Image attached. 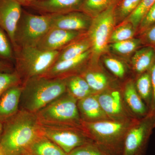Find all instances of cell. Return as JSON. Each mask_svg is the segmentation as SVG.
Instances as JSON below:
<instances>
[{"label":"cell","instance_id":"obj_30","mask_svg":"<svg viewBox=\"0 0 155 155\" xmlns=\"http://www.w3.org/2000/svg\"><path fill=\"white\" fill-rule=\"evenodd\" d=\"M104 55V57H103V63L107 69L117 79H124L127 72V66L124 62L112 56Z\"/></svg>","mask_w":155,"mask_h":155},{"label":"cell","instance_id":"obj_42","mask_svg":"<svg viewBox=\"0 0 155 155\" xmlns=\"http://www.w3.org/2000/svg\"><path fill=\"white\" fill-rule=\"evenodd\" d=\"M154 128H155V122H154Z\"/></svg>","mask_w":155,"mask_h":155},{"label":"cell","instance_id":"obj_9","mask_svg":"<svg viewBox=\"0 0 155 155\" xmlns=\"http://www.w3.org/2000/svg\"><path fill=\"white\" fill-rule=\"evenodd\" d=\"M41 130L43 135L55 143L67 154L76 148L93 141L82 127L41 125Z\"/></svg>","mask_w":155,"mask_h":155},{"label":"cell","instance_id":"obj_3","mask_svg":"<svg viewBox=\"0 0 155 155\" xmlns=\"http://www.w3.org/2000/svg\"><path fill=\"white\" fill-rule=\"evenodd\" d=\"M138 119L126 121L106 120L99 122H82V127L94 142L113 155H122L125 136Z\"/></svg>","mask_w":155,"mask_h":155},{"label":"cell","instance_id":"obj_6","mask_svg":"<svg viewBox=\"0 0 155 155\" xmlns=\"http://www.w3.org/2000/svg\"><path fill=\"white\" fill-rule=\"evenodd\" d=\"M52 26V14L36 15L22 9L14 34V51L18 48L36 47Z\"/></svg>","mask_w":155,"mask_h":155},{"label":"cell","instance_id":"obj_21","mask_svg":"<svg viewBox=\"0 0 155 155\" xmlns=\"http://www.w3.org/2000/svg\"><path fill=\"white\" fill-rule=\"evenodd\" d=\"M91 43L87 32L60 51L56 62L77 58L91 49Z\"/></svg>","mask_w":155,"mask_h":155},{"label":"cell","instance_id":"obj_31","mask_svg":"<svg viewBox=\"0 0 155 155\" xmlns=\"http://www.w3.org/2000/svg\"><path fill=\"white\" fill-rule=\"evenodd\" d=\"M22 83V79L16 70L12 72L0 71V97L8 89Z\"/></svg>","mask_w":155,"mask_h":155},{"label":"cell","instance_id":"obj_25","mask_svg":"<svg viewBox=\"0 0 155 155\" xmlns=\"http://www.w3.org/2000/svg\"><path fill=\"white\" fill-rule=\"evenodd\" d=\"M142 45H143L140 38L134 37L124 41L110 44L109 51H111L120 57H127L130 55H132Z\"/></svg>","mask_w":155,"mask_h":155},{"label":"cell","instance_id":"obj_12","mask_svg":"<svg viewBox=\"0 0 155 155\" xmlns=\"http://www.w3.org/2000/svg\"><path fill=\"white\" fill-rule=\"evenodd\" d=\"M86 33L51 28L41 39L36 47L44 51H60Z\"/></svg>","mask_w":155,"mask_h":155},{"label":"cell","instance_id":"obj_19","mask_svg":"<svg viewBox=\"0 0 155 155\" xmlns=\"http://www.w3.org/2000/svg\"><path fill=\"white\" fill-rule=\"evenodd\" d=\"M77 106L83 122H97L110 119L101 107L96 94L78 100Z\"/></svg>","mask_w":155,"mask_h":155},{"label":"cell","instance_id":"obj_8","mask_svg":"<svg viewBox=\"0 0 155 155\" xmlns=\"http://www.w3.org/2000/svg\"><path fill=\"white\" fill-rule=\"evenodd\" d=\"M155 119V112L149 111L147 116L137 120L125 136L122 155H145Z\"/></svg>","mask_w":155,"mask_h":155},{"label":"cell","instance_id":"obj_1","mask_svg":"<svg viewBox=\"0 0 155 155\" xmlns=\"http://www.w3.org/2000/svg\"><path fill=\"white\" fill-rule=\"evenodd\" d=\"M41 134L36 114L19 110L3 123L0 147L5 155H23Z\"/></svg>","mask_w":155,"mask_h":155},{"label":"cell","instance_id":"obj_7","mask_svg":"<svg viewBox=\"0 0 155 155\" xmlns=\"http://www.w3.org/2000/svg\"><path fill=\"white\" fill-rule=\"evenodd\" d=\"M116 5L93 18L87 31L91 45V64H98L100 58L109 51V41L116 25L114 14Z\"/></svg>","mask_w":155,"mask_h":155},{"label":"cell","instance_id":"obj_33","mask_svg":"<svg viewBox=\"0 0 155 155\" xmlns=\"http://www.w3.org/2000/svg\"><path fill=\"white\" fill-rule=\"evenodd\" d=\"M155 3V0H142L138 8L126 20L131 22L137 29L143 17Z\"/></svg>","mask_w":155,"mask_h":155},{"label":"cell","instance_id":"obj_13","mask_svg":"<svg viewBox=\"0 0 155 155\" xmlns=\"http://www.w3.org/2000/svg\"><path fill=\"white\" fill-rule=\"evenodd\" d=\"M52 28L80 32H87L93 20L90 16L81 11L52 14Z\"/></svg>","mask_w":155,"mask_h":155},{"label":"cell","instance_id":"obj_18","mask_svg":"<svg viewBox=\"0 0 155 155\" xmlns=\"http://www.w3.org/2000/svg\"><path fill=\"white\" fill-rule=\"evenodd\" d=\"M22 83L12 87L0 97V121L4 123L18 113Z\"/></svg>","mask_w":155,"mask_h":155},{"label":"cell","instance_id":"obj_37","mask_svg":"<svg viewBox=\"0 0 155 155\" xmlns=\"http://www.w3.org/2000/svg\"><path fill=\"white\" fill-rule=\"evenodd\" d=\"M14 66L9 63L0 61V71L5 72H12L14 71Z\"/></svg>","mask_w":155,"mask_h":155},{"label":"cell","instance_id":"obj_24","mask_svg":"<svg viewBox=\"0 0 155 155\" xmlns=\"http://www.w3.org/2000/svg\"><path fill=\"white\" fill-rule=\"evenodd\" d=\"M134 81L137 92L149 110L153 97V85L150 71L136 78Z\"/></svg>","mask_w":155,"mask_h":155},{"label":"cell","instance_id":"obj_20","mask_svg":"<svg viewBox=\"0 0 155 155\" xmlns=\"http://www.w3.org/2000/svg\"><path fill=\"white\" fill-rule=\"evenodd\" d=\"M155 62V50L149 46L140 48L134 53L130 60V68L135 78L150 71Z\"/></svg>","mask_w":155,"mask_h":155},{"label":"cell","instance_id":"obj_23","mask_svg":"<svg viewBox=\"0 0 155 155\" xmlns=\"http://www.w3.org/2000/svg\"><path fill=\"white\" fill-rule=\"evenodd\" d=\"M28 152L35 155H68L58 145L42 134L31 146Z\"/></svg>","mask_w":155,"mask_h":155},{"label":"cell","instance_id":"obj_2","mask_svg":"<svg viewBox=\"0 0 155 155\" xmlns=\"http://www.w3.org/2000/svg\"><path fill=\"white\" fill-rule=\"evenodd\" d=\"M67 91L65 79L31 78L22 83L19 110L36 114Z\"/></svg>","mask_w":155,"mask_h":155},{"label":"cell","instance_id":"obj_28","mask_svg":"<svg viewBox=\"0 0 155 155\" xmlns=\"http://www.w3.org/2000/svg\"><path fill=\"white\" fill-rule=\"evenodd\" d=\"M137 29L131 22L125 20L116 25L111 34L109 45L135 37Z\"/></svg>","mask_w":155,"mask_h":155},{"label":"cell","instance_id":"obj_17","mask_svg":"<svg viewBox=\"0 0 155 155\" xmlns=\"http://www.w3.org/2000/svg\"><path fill=\"white\" fill-rule=\"evenodd\" d=\"M80 75L96 94L119 86L100 67L99 63L92 64L89 62Z\"/></svg>","mask_w":155,"mask_h":155},{"label":"cell","instance_id":"obj_10","mask_svg":"<svg viewBox=\"0 0 155 155\" xmlns=\"http://www.w3.org/2000/svg\"><path fill=\"white\" fill-rule=\"evenodd\" d=\"M96 95L103 110L111 120L122 121L136 119L125 105L121 86L108 89Z\"/></svg>","mask_w":155,"mask_h":155},{"label":"cell","instance_id":"obj_32","mask_svg":"<svg viewBox=\"0 0 155 155\" xmlns=\"http://www.w3.org/2000/svg\"><path fill=\"white\" fill-rule=\"evenodd\" d=\"M68 155H113L94 141L76 148Z\"/></svg>","mask_w":155,"mask_h":155},{"label":"cell","instance_id":"obj_16","mask_svg":"<svg viewBox=\"0 0 155 155\" xmlns=\"http://www.w3.org/2000/svg\"><path fill=\"white\" fill-rule=\"evenodd\" d=\"M121 87L124 102L131 115L137 119L147 116L149 109L137 91L134 78L127 79Z\"/></svg>","mask_w":155,"mask_h":155},{"label":"cell","instance_id":"obj_5","mask_svg":"<svg viewBox=\"0 0 155 155\" xmlns=\"http://www.w3.org/2000/svg\"><path fill=\"white\" fill-rule=\"evenodd\" d=\"M14 52V68L23 83L31 78L44 75L55 63L60 51L30 47L18 48Z\"/></svg>","mask_w":155,"mask_h":155},{"label":"cell","instance_id":"obj_34","mask_svg":"<svg viewBox=\"0 0 155 155\" xmlns=\"http://www.w3.org/2000/svg\"><path fill=\"white\" fill-rule=\"evenodd\" d=\"M155 24V3L148 10L140 22L136 35H140L145 31Z\"/></svg>","mask_w":155,"mask_h":155},{"label":"cell","instance_id":"obj_15","mask_svg":"<svg viewBox=\"0 0 155 155\" xmlns=\"http://www.w3.org/2000/svg\"><path fill=\"white\" fill-rule=\"evenodd\" d=\"M85 0H37L29 7L42 14L81 11Z\"/></svg>","mask_w":155,"mask_h":155},{"label":"cell","instance_id":"obj_11","mask_svg":"<svg viewBox=\"0 0 155 155\" xmlns=\"http://www.w3.org/2000/svg\"><path fill=\"white\" fill-rule=\"evenodd\" d=\"M91 56L90 49L77 58L55 62L43 76L50 78L66 79L74 75H80L88 65Z\"/></svg>","mask_w":155,"mask_h":155},{"label":"cell","instance_id":"obj_26","mask_svg":"<svg viewBox=\"0 0 155 155\" xmlns=\"http://www.w3.org/2000/svg\"><path fill=\"white\" fill-rule=\"evenodd\" d=\"M119 0H85L81 11L92 18L116 5Z\"/></svg>","mask_w":155,"mask_h":155},{"label":"cell","instance_id":"obj_39","mask_svg":"<svg viewBox=\"0 0 155 155\" xmlns=\"http://www.w3.org/2000/svg\"><path fill=\"white\" fill-rule=\"evenodd\" d=\"M3 129V124L0 121V139H1V137H2V134Z\"/></svg>","mask_w":155,"mask_h":155},{"label":"cell","instance_id":"obj_38","mask_svg":"<svg viewBox=\"0 0 155 155\" xmlns=\"http://www.w3.org/2000/svg\"><path fill=\"white\" fill-rule=\"evenodd\" d=\"M22 7H29L37 0H16Z\"/></svg>","mask_w":155,"mask_h":155},{"label":"cell","instance_id":"obj_22","mask_svg":"<svg viewBox=\"0 0 155 155\" xmlns=\"http://www.w3.org/2000/svg\"><path fill=\"white\" fill-rule=\"evenodd\" d=\"M65 80L67 91L78 100L96 94L86 81L80 75L67 78Z\"/></svg>","mask_w":155,"mask_h":155},{"label":"cell","instance_id":"obj_29","mask_svg":"<svg viewBox=\"0 0 155 155\" xmlns=\"http://www.w3.org/2000/svg\"><path fill=\"white\" fill-rule=\"evenodd\" d=\"M0 61L14 66L15 52L8 34L0 27Z\"/></svg>","mask_w":155,"mask_h":155},{"label":"cell","instance_id":"obj_41","mask_svg":"<svg viewBox=\"0 0 155 155\" xmlns=\"http://www.w3.org/2000/svg\"><path fill=\"white\" fill-rule=\"evenodd\" d=\"M23 155H34V154H33L29 152H27V153H25V154H24Z\"/></svg>","mask_w":155,"mask_h":155},{"label":"cell","instance_id":"obj_36","mask_svg":"<svg viewBox=\"0 0 155 155\" xmlns=\"http://www.w3.org/2000/svg\"><path fill=\"white\" fill-rule=\"evenodd\" d=\"M150 72L153 85V97L151 106L149 111L155 112V62Z\"/></svg>","mask_w":155,"mask_h":155},{"label":"cell","instance_id":"obj_40","mask_svg":"<svg viewBox=\"0 0 155 155\" xmlns=\"http://www.w3.org/2000/svg\"><path fill=\"white\" fill-rule=\"evenodd\" d=\"M0 155H5L1 147H0Z\"/></svg>","mask_w":155,"mask_h":155},{"label":"cell","instance_id":"obj_27","mask_svg":"<svg viewBox=\"0 0 155 155\" xmlns=\"http://www.w3.org/2000/svg\"><path fill=\"white\" fill-rule=\"evenodd\" d=\"M142 0H119L114 9L116 25L125 21L138 8Z\"/></svg>","mask_w":155,"mask_h":155},{"label":"cell","instance_id":"obj_14","mask_svg":"<svg viewBox=\"0 0 155 155\" xmlns=\"http://www.w3.org/2000/svg\"><path fill=\"white\" fill-rule=\"evenodd\" d=\"M22 9L16 0H0V27L8 34L14 49V34Z\"/></svg>","mask_w":155,"mask_h":155},{"label":"cell","instance_id":"obj_35","mask_svg":"<svg viewBox=\"0 0 155 155\" xmlns=\"http://www.w3.org/2000/svg\"><path fill=\"white\" fill-rule=\"evenodd\" d=\"M143 45L149 46L155 50V24L139 35Z\"/></svg>","mask_w":155,"mask_h":155},{"label":"cell","instance_id":"obj_4","mask_svg":"<svg viewBox=\"0 0 155 155\" xmlns=\"http://www.w3.org/2000/svg\"><path fill=\"white\" fill-rule=\"evenodd\" d=\"M78 100L67 91L36 113L41 125L82 127Z\"/></svg>","mask_w":155,"mask_h":155}]
</instances>
